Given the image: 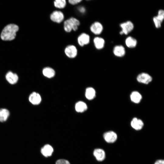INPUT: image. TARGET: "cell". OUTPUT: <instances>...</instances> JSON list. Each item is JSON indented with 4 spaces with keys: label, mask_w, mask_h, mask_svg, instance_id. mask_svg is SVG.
<instances>
[{
    "label": "cell",
    "mask_w": 164,
    "mask_h": 164,
    "mask_svg": "<svg viewBox=\"0 0 164 164\" xmlns=\"http://www.w3.org/2000/svg\"><path fill=\"white\" fill-rule=\"evenodd\" d=\"M19 28L17 25L11 24L5 26L2 30L1 34V39L4 41L12 40L14 39L16 32Z\"/></svg>",
    "instance_id": "cell-1"
},
{
    "label": "cell",
    "mask_w": 164,
    "mask_h": 164,
    "mask_svg": "<svg viewBox=\"0 0 164 164\" xmlns=\"http://www.w3.org/2000/svg\"><path fill=\"white\" fill-rule=\"evenodd\" d=\"M80 22L77 19L71 17L66 20L64 22V29L67 32H70L72 30L75 31L78 29Z\"/></svg>",
    "instance_id": "cell-2"
},
{
    "label": "cell",
    "mask_w": 164,
    "mask_h": 164,
    "mask_svg": "<svg viewBox=\"0 0 164 164\" xmlns=\"http://www.w3.org/2000/svg\"><path fill=\"white\" fill-rule=\"evenodd\" d=\"M120 26L121 29V30L120 32L121 35L128 34L133 30L134 27L132 22L129 21L121 23Z\"/></svg>",
    "instance_id": "cell-3"
},
{
    "label": "cell",
    "mask_w": 164,
    "mask_h": 164,
    "mask_svg": "<svg viewBox=\"0 0 164 164\" xmlns=\"http://www.w3.org/2000/svg\"><path fill=\"white\" fill-rule=\"evenodd\" d=\"M50 19L52 21L54 22L60 23L63 20L64 15L61 11H55L51 14Z\"/></svg>",
    "instance_id": "cell-4"
},
{
    "label": "cell",
    "mask_w": 164,
    "mask_h": 164,
    "mask_svg": "<svg viewBox=\"0 0 164 164\" xmlns=\"http://www.w3.org/2000/svg\"><path fill=\"white\" fill-rule=\"evenodd\" d=\"M64 52L67 57L70 58H73L77 56V50L75 46L73 45H69L66 47Z\"/></svg>",
    "instance_id": "cell-5"
},
{
    "label": "cell",
    "mask_w": 164,
    "mask_h": 164,
    "mask_svg": "<svg viewBox=\"0 0 164 164\" xmlns=\"http://www.w3.org/2000/svg\"><path fill=\"white\" fill-rule=\"evenodd\" d=\"M137 79L140 83L148 84L152 81V78L148 74L142 73L139 74L137 76Z\"/></svg>",
    "instance_id": "cell-6"
},
{
    "label": "cell",
    "mask_w": 164,
    "mask_h": 164,
    "mask_svg": "<svg viewBox=\"0 0 164 164\" xmlns=\"http://www.w3.org/2000/svg\"><path fill=\"white\" fill-rule=\"evenodd\" d=\"M103 137L105 141L109 143H114L117 138L116 134L112 131L105 133L103 135Z\"/></svg>",
    "instance_id": "cell-7"
},
{
    "label": "cell",
    "mask_w": 164,
    "mask_h": 164,
    "mask_svg": "<svg viewBox=\"0 0 164 164\" xmlns=\"http://www.w3.org/2000/svg\"><path fill=\"white\" fill-rule=\"evenodd\" d=\"M91 32L95 35L100 34L103 30V26L99 22H96L93 23L90 26Z\"/></svg>",
    "instance_id": "cell-8"
},
{
    "label": "cell",
    "mask_w": 164,
    "mask_h": 164,
    "mask_svg": "<svg viewBox=\"0 0 164 164\" xmlns=\"http://www.w3.org/2000/svg\"><path fill=\"white\" fill-rule=\"evenodd\" d=\"M89 36L85 33H81L78 37L77 42L78 44L81 46L88 44L90 42Z\"/></svg>",
    "instance_id": "cell-9"
},
{
    "label": "cell",
    "mask_w": 164,
    "mask_h": 164,
    "mask_svg": "<svg viewBox=\"0 0 164 164\" xmlns=\"http://www.w3.org/2000/svg\"><path fill=\"white\" fill-rule=\"evenodd\" d=\"M30 102L34 105H38L41 101L40 95L38 93L33 92L29 95V98Z\"/></svg>",
    "instance_id": "cell-10"
},
{
    "label": "cell",
    "mask_w": 164,
    "mask_h": 164,
    "mask_svg": "<svg viewBox=\"0 0 164 164\" xmlns=\"http://www.w3.org/2000/svg\"><path fill=\"white\" fill-rule=\"evenodd\" d=\"M5 78L8 82L12 84L16 83L18 80L17 75L11 71H9L6 73Z\"/></svg>",
    "instance_id": "cell-11"
},
{
    "label": "cell",
    "mask_w": 164,
    "mask_h": 164,
    "mask_svg": "<svg viewBox=\"0 0 164 164\" xmlns=\"http://www.w3.org/2000/svg\"><path fill=\"white\" fill-rule=\"evenodd\" d=\"M113 53L115 56L121 57L125 54V50L124 47L121 45L115 46L113 48Z\"/></svg>",
    "instance_id": "cell-12"
},
{
    "label": "cell",
    "mask_w": 164,
    "mask_h": 164,
    "mask_svg": "<svg viewBox=\"0 0 164 164\" xmlns=\"http://www.w3.org/2000/svg\"><path fill=\"white\" fill-rule=\"evenodd\" d=\"M131 125L133 128L136 130H139L142 129L144 124L141 119L134 118L131 121Z\"/></svg>",
    "instance_id": "cell-13"
},
{
    "label": "cell",
    "mask_w": 164,
    "mask_h": 164,
    "mask_svg": "<svg viewBox=\"0 0 164 164\" xmlns=\"http://www.w3.org/2000/svg\"><path fill=\"white\" fill-rule=\"evenodd\" d=\"M53 151V147L50 145L46 144L41 149V152L45 157L51 156Z\"/></svg>",
    "instance_id": "cell-14"
},
{
    "label": "cell",
    "mask_w": 164,
    "mask_h": 164,
    "mask_svg": "<svg viewBox=\"0 0 164 164\" xmlns=\"http://www.w3.org/2000/svg\"><path fill=\"white\" fill-rule=\"evenodd\" d=\"M93 154L96 159L99 161H103L105 158V152L104 150L101 149H95L94 151Z\"/></svg>",
    "instance_id": "cell-15"
},
{
    "label": "cell",
    "mask_w": 164,
    "mask_h": 164,
    "mask_svg": "<svg viewBox=\"0 0 164 164\" xmlns=\"http://www.w3.org/2000/svg\"><path fill=\"white\" fill-rule=\"evenodd\" d=\"M93 42L95 47L97 49H101L104 46L105 41L103 38L95 37L94 39Z\"/></svg>",
    "instance_id": "cell-16"
},
{
    "label": "cell",
    "mask_w": 164,
    "mask_h": 164,
    "mask_svg": "<svg viewBox=\"0 0 164 164\" xmlns=\"http://www.w3.org/2000/svg\"><path fill=\"white\" fill-rule=\"evenodd\" d=\"M125 43L126 45L128 47L132 48L135 47L136 46L137 42L135 38L129 36L126 38Z\"/></svg>",
    "instance_id": "cell-17"
},
{
    "label": "cell",
    "mask_w": 164,
    "mask_h": 164,
    "mask_svg": "<svg viewBox=\"0 0 164 164\" xmlns=\"http://www.w3.org/2000/svg\"><path fill=\"white\" fill-rule=\"evenodd\" d=\"M132 101L135 103H139L142 99V96L137 91L132 92L130 95Z\"/></svg>",
    "instance_id": "cell-18"
},
{
    "label": "cell",
    "mask_w": 164,
    "mask_h": 164,
    "mask_svg": "<svg viewBox=\"0 0 164 164\" xmlns=\"http://www.w3.org/2000/svg\"><path fill=\"white\" fill-rule=\"evenodd\" d=\"M43 73L45 77L51 78L54 76L55 73V70L52 68L46 67L43 69Z\"/></svg>",
    "instance_id": "cell-19"
},
{
    "label": "cell",
    "mask_w": 164,
    "mask_h": 164,
    "mask_svg": "<svg viewBox=\"0 0 164 164\" xmlns=\"http://www.w3.org/2000/svg\"><path fill=\"white\" fill-rule=\"evenodd\" d=\"M9 112L6 109L2 108L0 109V122L6 121L9 115Z\"/></svg>",
    "instance_id": "cell-20"
},
{
    "label": "cell",
    "mask_w": 164,
    "mask_h": 164,
    "mask_svg": "<svg viewBox=\"0 0 164 164\" xmlns=\"http://www.w3.org/2000/svg\"><path fill=\"white\" fill-rule=\"evenodd\" d=\"M87 104L83 101H79L75 105V110L77 112H84L87 109Z\"/></svg>",
    "instance_id": "cell-21"
},
{
    "label": "cell",
    "mask_w": 164,
    "mask_h": 164,
    "mask_svg": "<svg viewBox=\"0 0 164 164\" xmlns=\"http://www.w3.org/2000/svg\"><path fill=\"white\" fill-rule=\"evenodd\" d=\"M95 91L93 88L89 87L86 89L85 95L87 99L89 100L93 99L95 97Z\"/></svg>",
    "instance_id": "cell-22"
},
{
    "label": "cell",
    "mask_w": 164,
    "mask_h": 164,
    "mask_svg": "<svg viewBox=\"0 0 164 164\" xmlns=\"http://www.w3.org/2000/svg\"><path fill=\"white\" fill-rule=\"evenodd\" d=\"M66 4L65 0H56L54 2V5L55 7L58 9L64 8Z\"/></svg>",
    "instance_id": "cell-23"
},
{
    "label": "cell",
    "mask_w": 164,
    "mask_h": 164,
    "mask_svg": "<svg viewBox=\"0 0 164 164\" xmlns=\"http://www.w3.org/2000/svg\"><path fill=\"white\" fill-rule=\"evenodd\" d=\"M157 19L162 22L164 19V11L162 9L159 10L158 12L157 16H155Z\"/></svg>",
    "instance_id": "cell-24"
},
{
    "label": "cell",
    "mask_w": 164,
    "mask_h": 164,
    "mask_svg": "<svg viewBox=\"0 0 164 164\" xmlns=\"http://www.w3.org/2000/svg\"><path fill=\"white\" fill-rule=\"evenodd\" d=\"M153 20L156 28H159L161 27L162 22L158 20L155 16L153 17Z\"/></svg>",
    "instance_id": "cell-25"
},
{
    "label": "cell",
    "mask_w": 164,
    "mask_h": 164,
    "mask_svg": "<svg viewBox=\"0 0 164 164\" xmlns=\"http://www.w3.org/2000/svg\"><path fill=\"white\" fill-rule=\"evenodd\" d=\"M56 164H70L67 160L64 159L58 160L56 162Z\"/></svg>",
    "instance_id": "cell-26"
},
{
    "label": "cell",
    "mask_w": 164,
    "mask_h": 164,
    "mask_svg": "<svg viewBox=\"0 0 164 164\" xmlns=\"http://www.w3.org/2000/svg\"><path fill=\"white\" fill-rule=\"evenodd\" d=\"M81 0H69V2L72 5H75L77 4L80 2H81Z\"/></svg>",
    "instance_id": "cell-27"
},
{
    "label": "cell",
    "mask_w": 164,
    "mask_h": 164,
    "mask_svg": "<svg viewBox=\"0 0 164 164\" xmlns=\"http://www.w3.org/2000/svg\"><path fill=\"white\" fill-rule=\"evenodd\" d=\"M154 164H164V161L163 160H158L156 161Z\"/></svg>",
    "instance_id": "cell-28"
},
{
    "label": "cell",
    "mask_w": 164,
    "mask_h": 164,
    "mask_svg": "<svg viewBox=\"0 0 164 164\" xmlns=\"http://www.w3.org/2000/svg\"><path fill=\"white\" fill-rule=\"evenodd\" d=\"M78 10L79 11L82 13H84L85 11V8L83 7H80L78 8Z\"/></svg>",
    "instance_id": "cell-29"
}]
</instances>
